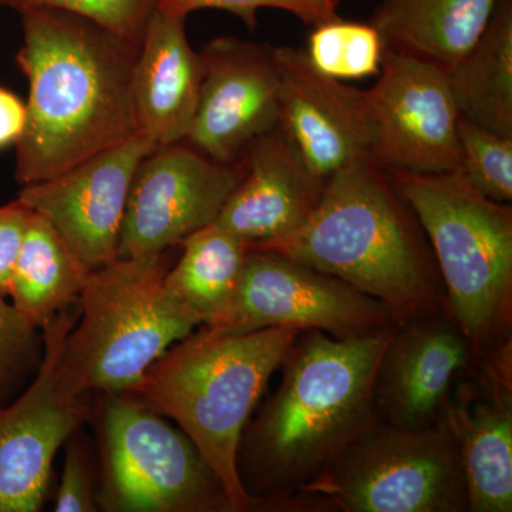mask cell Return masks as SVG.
Segmentation results:
<instances>
[{
  "label": "cell",
  "instance_id": "6da1fadb",
  "mask_svg": "<svg viewBox=\"0 0 512 512\" xmlns=\"http://www.w3.org/2000/svg\"><path fill=\"white\" fill-rule=\"evenodd\" d=\"M392 330L356 339L299 333L279 366L281 384L242 434L239 477L255 507H286L379 421L375 382Z\"/></svg>",
  "mask_w": 512,
  "mask_h": 512
},
{
  "label": "cell",
  "instance_id": "7a4b0ae2",
  "mask_svg": "<svg viewBox=\"0 0 512 512\" xmlns=\"http://www.w3.org/2000/svg\"><path fill=\"white\" fill-rule=\"evenodd\" d=\"M16 62L29 82L16 180L45 181L136 136L133 70L140 46L62 10H20Z\"/></svg>",
  "mask_w": 512,
  "mask_h": 512
},
{
  "label": "cell",
  "instance_id": "3957f363",
  "mask_svg": "<svg viewBox=\"0 0 512 512\" xmlns=\"http://www.w3.org/2000/svg\"><path fill=\"white\" fill-rule=\"evenodd\" d=\"M266 249L384 303L397 323L448 312L436 259L410 205L369 158L333 174L309 220Z\"/></svg>",
  "mask_w": 512,
  "mask_h": 512
},
{
  "label": "cell",
  "instance_id": "277c9868",
  "mask_svg": "<svg viewBox=\"0 0 512 512\" xmlns=\"http://www.w3.org/2000/svg\"><path fill=\"white\" fill-rule=\"evenodd\" d=\"M299 333L295 328L228 333L198 326L126 393L177 423L220 478L234 512L255 507L239 477L242 434Z\"/></svg>",
  "mask_w": 512,
  "mask_h": 512
},
{
  "label": "cell",
  "instance_id": "5b68a950",
  "mask_svg": "<svg viewBox=\"0 0 512 512\" xmlns=\"http://www.w3.org/2000/svg\"><path fill=\"white\" fill-rule=\"evenodd\" d=\"M165 254L117 258L89 272L77 302L82 319L57 363L66 396L133 392L171 346L202 325L165 286Z\"/></svg>",
  "mask_w": 512,
  "mask_h": 512
},
{
  "label": "cell",
  "instance_id": "8992f818",
  "mask_svg": "<svg viewBox=\"0 0 512 512\" xmlns=\"http://www.w3.org/2000/svg\"><path fill=\"white\" fill-rule=\"evenodd\" d=\"M386 173L429 239L448 313L481 352L511 325V205L488 200L460 170Z\"/></svg>",
  "mask_w": 512,
  "mask_h": 512
},
{
  "label": "cell",
  "instance_id": "52a82bcc",
  "mask_svg": "<svg viewBox=\"0 0 512 512\" xmlns=\"http://www.w3.org/2000/svg\"><path fill=\"white\" fill-rule=\"evenodd\" d=\"M286 507L343 512L468 511L456 437L446 421L400 429L376 421Z\"/></svg>",
  "mask_w": 512,
  "mask_h": 512
},
{
  "label": "cell",
  "instance_id": "ba28073f",
  "mask_svg": "<svg viewBox=\"0 0 512 512\" xmlns=\"http://www.w3.org/2000/svg\"><path fill=\"white\" fill-rule=\"evenodd\" d=\"M107 512H234L227 491L198 448L131 394H107L101 417Z\"/></svg>",
  "mask_w": 512,
  "mask_h": 512
},
{
  "label": "cell",
  "instance_id": "9c48e42d",
  "mask_svg": "<svg viewBox=\"0 0 512 512\" xmlns=\"http://www.w3.org/2000/svg\"><path fill=\"white\" fill-rule=\"evenodd\" d=\"M397 325L384 303L348 282L276 252L249 249L234 299L207 326L228 333L319 330L335 339H356Z\"/></svg>",
  "mask_w": 512,
  "mask_h": 512
},
{
  "label": "cell",
  "instance_id": "30bf717a",
  "mask_svg": "<svg viewBox=\"0 0 512 512\" xmlns=\"http://www.w3.org/2000/svg\"><path fill=\"white\" fill-rule=\"evenodd\" d=\"M379 73L366 92L370 160L399 173L460 170V116L446 70L386 46Z\"/></svg>",
  "mask_w": 512,
  "mask_h": 512
},
{
  "label": "cell",
  "instance_id": "8fae6325",
  "mask_svg": "<svg viewBox=\"0 0 512 512\" xmlns=\"http://www.w3.org/2000/svg\"><path fill=\"white\" fill-rule=\"evenodd\" d=\"M245 174L190 144L157 146L138 164L121 225L119 258L156 255L217 220Z\"/></svg>",
  "mask_w": 512,
  "mask_h": 512
},
{
  "label": "cell",
  "instance_id": "7c38bea8",
  "mask_svg": "<svg viewBox=\"0 0 512 512\" xmlns=\"http://www.w3.org/2000/svg\"><path fill=\"white\" fill-rule=\"evenodd\" d=\"M73 316L63 312L43 328L37 375L10 406H0V512L42 510L57 451L89 419L83 397L57 384V363Z\"/></svg>",
  "mask_w": 512,
  "mask_h": 512
},
{
  "label": "cell",
  "instance_id": "4fadbf2b",
  "mask_svg": "<svg viewBox=\"0 0 512 512\" xmlns=\"http://www.w3.org/2000/svg\"><path fill=\"white\" fill-rule=\"evenodd\" d=\"M156 147L136 134L55 177L23 185L18 200L45 218L77 261L94 271L119 258L128 192L138 164Z\"/></svg>",
  "mask_w": 512,
  "mask_h": 512
},
{
  "label": "cell",
  "instance_id": "5bb4252c",
  "mask_svg": "<svg viewBox=\"0 0 512 512\" xmlns=\"http://www.w3.org/2000/svg\"><path fill=\"white\" fill-rule=\"evenodd\" d=\"M200 57V100L185 143L218 163L237 164L256 138L278 128L274 47L222 36Z\"/></svg>",
  "mask_w": 512,
  "mask_h": 512
},
{
  "label": "cell",
  "instance_id": "9a60e30c",
  "mask_svg": "<svg viewBox=\"0 0 512 512\" xmlns=\"http://www.w3.org/2000/svg\"><path fill=\"white\" fill-rule=\"evenodd\" d=\"M279 74V130L309 168L328 183L369 158L366 92L319 72L305 49L274 47Z\"/></svg>",
  "mask_w": 512,
  "mask_h": 512
},
{
  "label": "cell",
  "instance_id": "2e32d148",
  "mask_svg": "<svg viewBox=\"0 0 512 512\" xmlns=\"http://www.w3.org/2000/svg\"><path fill=\"white\" fill-rule=\"evenodd\" d=\"M473 353L448 312L397 325L377 369V419L412 430L439 423Z\"/></svg>",
  "mask_w": 512,
  "mask_h": 512
},
{
  "label": "cell",
  "instance_id": "e0dca14e",
  "mask_svg": "<svg viewBox=\"0 0 512 512\" xmlns=\"http://www.w3.org/2000/svg\"><path fill=\"white\" fill-rule=\"evenodd\" d=\"M241 161L244 177L215 224L255 248L292 234L309 220L326 181L313 173L279 127L256 138Z\"/></svg>",
  "mask_w": 512,
  "mask_h": 512
},
{
  "label": "cell",
  "instance_id": "ac0fdd59",
  "mask_svg": "<svg viewBox=\"0 0 512 512\" xmlns=\"http://www.w3.org/2000/svg\"><path fill=\"white\" fill-rule=\"evenodd\" d=\"M201 79L200 53L188 42L185 18L157 9L133 70L137 134L156 146L187 141L200 100Z\"/></svg>",
  "mask_w": 512,
  "mask_h": 512
},
{
  "label": "cell",
  "instance_id": "d6986e66",
  "mask_svg": "<svg viewBox=\"0 0 512 512\" xmlns=\"http://www.w3.org/2000/svg\"><path fill=\"white\" fill-rule=\"evenodd\" d=\"M500 0H382L372 25L386 46L450 70L467 55Z\"/></svg>",
  "mask_w": 512,
  "mask_h": 512
},
{
  "label": "cell",
  "instance_id": "ffe728a7",
  "mask_svg": "<svg viewBox=\"0 0 512 512\" xmlns=\"http://www.w3.org/2000/svg\"><path fill=\"white\" fill-rule=\"evenodd\" d=\"M456 437L466 478L468 511H512L511 393L458 402L441 417Z\"/></svg>",
  "mask_w": 512,
  "mask_h": 512
},
{
  "label": "cell",
  "instance_id": "44dd1931",
  "mask_svg": "<svg viewBox=\"0 0 512 512\" xmlns=\"http://www.w3.org/2000/svg\"><path fill=\"white\" fill-rule=\"evenodd\" d=\"M447 77L460 119L512 137V0H500L483 35Z\"/></svg>",
  "mask_w": 512,
  "mask_h": 512
},
{
  "label": "cell",
  "instance_id": "7402d4cb",
  "mask_svg": "<svg viewBox=\"0 0 512 512\" xmlns=\"http://www.w3.org/2000/svg\"><path fill=\"white\" fill-rule=\"evenodd\" d=\"M89 272L55 228L32 212L10 276L8 298L29 325L43 329L79 302Z\"/></svg>",
  "mask_w": 512,
  "mask_h": 512
},
{
  "label": "cell",
  "instance_id": "603a6c76",
  "mask_svg": "<svg viewBox=\"0 0 512 512\" xmlns=\"http://www.w3.org/2000/svg\"><path fill=\"white\" fill-rule=\"evenodd\" d=\"M181 247L183 255L168 269L165 286L208 325L234 299L251 247L215 222L184 239Z\"/></svg>",
  "mask_w": 512,
  "mask_h": 512
},
{
  "label": "cell",
  "instance_id": "cb8c5ba5",
  "mask_svg": "<svg viewBox=\"0 0 512 512\" xmlns=\"http://www.w3.org/2000/svg\"><path fill=\"white\" fill-rule=\"evenodd\" d=\"M386 42L372 23L340 18L316 25L305 49L319 72L338 80H357L380 72Z\"/></svg>",
  "mask_w": 512,
  "mask_h": 512
},
{
  "label": "cell",
  "instance_id": "d4e9b609",
  "mask_svg": "<svg viewBox=\"0 0 512 512\" xmlns=\"http://www.w3.org/2000/svg\"><path fill=\"white\" fill-rule=\"evenodd\" d=\"M458 141L461 173L488 200L510 204L512 200V137L460 119Z\"/></svg>",
  "mask_w": 512,
  "mask_h": 512
},
{
  "label": "cell",
  "instance_id": "484cf974",
  "mask_svg": "<svg viewBox=\"0 0 512 512\" xmlns=\"http://www.w3.org/2000/svg\"><path fill=\"white\" fill-rule=\"evenodd\" d=\"M16 10L50 8L79 16L140 46L158 0H0Z\"/></svg>",
  "mask_w": 512,
  "mask_h": 512
},
{
  "label": "cell",
  "instance_id": "4316f807",
  "mask_svg": "<svg viewBox=\"0 0 512 512\" xmlns=\"http://www.w3.org/2000/svg\"><path fill=\"white\" fill-rule=\"evenodd\" d=\"M338 6V0H158L157 9L183 18L200 9L225 10L238 16L249 29H255L259 9L285 10L302 22L316 26L338 19Z\"/></svg>",
  "mask_w": 512,
  "mask_h": 512
},
{
  "label": "cell",
  "instance_id": "83f0119b",
  "mask_svg": "<svg viewBox=\"0 0 512 512\" xmlns=\"http://www.w3.org/2000/svg\"><path fill=\"white\" fill-rule=\"evenodd\" d=\"M36 330L0 295V400L20 372L40 357Z\"/></svg>",
  "mask_w": 512,
  "mask_h": 512
},
{
  "label": "cell",
  "instance_id": "f1b7e54d",
  "mask_svg": "<svg viewBox=\"0 0 512 512\" xmlns=\"http://www.w3.org/2000/svg\"><path fill=\"white\" fill-rule=\"evenodd\" d=\"M93 494L92 476L86 451L79 441L67 444L66 457L59 490L55 500L56 512H94L99 510Z\"/></svg>",
  "mask_w": 512,
  "mask_h": 512
},
{
  "label": "cell",
  "instance_id": "f546056e",
  "mask_svg": "<svg viewBox=\"0 0 512 512\" xmlns=\"http://www.w3.org/2000/svg\"><path fill=\"white\" fill-rule=\"evenodd\" d=\"M32 211L19 200L0 207V295L8 298L10 276Z\"/></svg>",
  "mask_w": 512,
  "mask_h": 512
},
{
  "label": "cell",
  "instance_id": "4dcf8cb0",
  "mask_svg": "<svg viewBox=\"0 0 512 512\" xmlns=\"http://www.w3.org/2000/svg\"><path fill=\"white\" fill-rule=\"evenodd\" d=\"M28 109L18 94L0 86V150L18 146L25 133Z\"/></svg>",
  "mask_w": 512,
  "mask_h": 512
},
{
  "label": "cell",
  "instance_id": "1f68e13d",
  "mask_svg": "<svg viewBox=\"0 0 512 512\" xmlns=\"http://www.w3.org/2000/svg\"><path fill=\"white\" fill-rule=\"evenodd\" d=\"M338 2L340 3V2H342V0H338Z\"/></svg>",
  "mask_w": 512,
  "mask_h": 512
}]
</instances>
